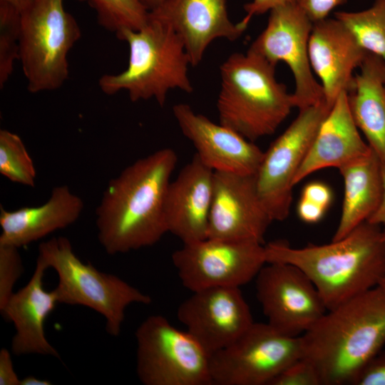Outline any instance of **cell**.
<instances>
[{"label":"cell","mask_w":385,"mask_h":385,"mask_svg":"<svg viewBox=\"0 0 385 385\" xmlns=\"http://www.w3.org/2000/svg\"><path fill=\"white\" fill-rule=\"evenodd\" d=\"M177 161L173 149L162 148L109 181L96 211L98 240L106 253L150 247L168 232L165 200Z\"/></svg>","instance_id":"6da1fadb"},{"label":"cell","mask_w":385,"mask_h":385,"mask_svg":"<svg viewBox=\"0 0 385 385\" xmlns=\"http://www.w3.org/2000/svg\"><path fill=\"white\" fill-rule=\"evenodd\" d=\"M300 338L302 357L322 385H354L385 344V289L376 286L327 310Z\"/></svg>","instance_id":"7a4b0ae2"},{"label":"cell","mask_w":385,"mask_h":385,"mask_svg":"<svg viewBox=\"0 0 385 385\" xmlns=\"http://www.w3.org/2000/svg\"><path fill=\"white\" fill-rule=\"evenodd\" d=\"M265 250L267 263H287L301 270L327 310L379 286L385 274L383 229L368 221L329 244L297 248L275 241Z\"/></svg>","instance_id":"3957f363"},{"label":"cell","mask_w":385,"mask_h":385,"mask_svg":"<svg viewBox=\"0 0 385 385\" xmlns=\"http://www.w3.org/2000/svg\"><path fill=\"white\" fill-rule=\"evenodd\" d=\"M275 67L249 49L231 54L220 67L219 123L252 142L273 134L294 108Z\"/></svg>","instance_id":"277c9868"},{"label":"cell","mask_w":385,"mask_h":385,"mask_svg":"<svg viewBox=\"0 0 385 385\" xmlns=\"http://www.w3.org/2000/svg\"><path fill=\"white\" fill-rule=\"evenodd\" d=\"M115 36L128 46V64L119 73L100 78L98 85L104 93L125 91L133 102L154 98L164 106L169 91H193L188 75L192 66L189 56L169 24L149 17L141 29H124Z\"/></svg>","instance_id":"5b68a950"},{"label":"cell","mask_w":385,"mask_h":385,"mask_svg":"<svg viewBox=\"0 0 385 385\" xmlns=\"http://www.w3.org/2000/svg\"><path fill=\"white\" fill-rule=\"evenodd\" d=\"M37 259L57 274L54 290L58 304L81 305L96 312L105 319L106 332L113 337L119 336L128 306L152 302L150 295L117 275L81 261L66 237L41 242Z\"/></svg>","instance_id":"8992f818"},{"label":"cell","mask_w":385,"mask_h":385,"mask_svg":"<svg viewBox=\"0 0 385 385\" xmlns=\"http://www.w3.org/2000/svg\"><path fill=\"white\" fill-rule=\"evenodd\" d=\"M81 36L63 0H35L21 13L19 60L31 93L61 87L68 76V52Z\"/></svg>","instance_id":"52a82bcc"},{"label":"cell","mask_w":385,"mask_h":385,"mask_svg":"<svg viewBox=\"0 0 385 385\" xmlns=\"http://www.w3.org/2000/svg\"><path fill=\"white\" fill-rule=\"evenodd\" d=\"M136 373L144 385L212 384L210 355L165 317H148L135 333Z\"/></svg>","instance_id":"ba28073f"},{"label":"cell","mask_w":385,"mask_h":385,"mask_svg":"<svg viewBox=\"0 0 385 385\" xmlns=\"http://www.w3.org/2000/svg\"><path fill=\"white\" fill-rule=\"evenodd\" d=\"M302 355L300 336L284 334L267 322H253L232 343L210 356L212 383L270 385Z\"/></svg>","instance_id":"9c48e42d"},{"label":"cell","mask_w":385,"mask_h":385,"mask_svg":"<svg viewBox=\"0 0 385 385\" xmlns=\"http://www.w3.org/2000/svg\"><path fill=\"white\" fill-rule=\"evenodd\" d=\"M172 262L183 286L191 292L240 288L267 263L262 243L209 237L183 244L173 253Z\"/></svg>","instance_id":"30bf717a"},{"label":"cell","mask_w":385,"mask_h":385,"mask_svg":"<svg viewBox=\"0 0 385 385\" xmlns=\"http://www.w3.org/2000/svg\"><path fill=\"white\" fill-rule=\"evenodd\" d=\"M329 110L324 103L299 110L297 118L265 152L255 181L260 198L273 221L288 217L294 177Z\"/></svg>","instance_id":"8fae6325"},{"label":"cell","mask_w":385,"mask_h":385,"mask_svg":"<svg viewBox=\"0 0 385 385\" xmlns=\"http://www.w3.org/2000/svg\"><path fill=\"white\" fill-rule=\"evenodd\" d=\"M312 26L297 1L277 6L270 11L266 27L249 48L275 66L283 62L289 67L294 81V105L299 110L324 103L309 57Z\"/></svg>","instance_id":"7c38bea8"},{"label":"cell","mask_w":385,"mask_h":385,"mask_svg":"<svg viewBox=\"0 0 385 385\" xmlns=\"http://www.w3.org/2000/svg\"><path fill=\"white\" fill-rule=\"evenodd\" d=\"M255 279L267 323L284 334L301 336L327 311L312 282L293 265L266 263Z\"/></svg>","instance_id":"4fadbf2b"},{"label":"cell","mask_w":385,"mask_h":385,"mask_svg":"<svg viewBox=\"0 0 385 385\" xmlns=\"http://www.w3.org/2000/svg\"><path fill=\"white\" fill-rule=\"evenodd\" d=\"M177 317L210 356L232 343L254 322L239 287L192 292L180 304Z\"/></svg>","instance_id":"5bb4252c"},{"label":"cell","mask_w":385,"mask_h":385,"mask_svg":"<svg viewBox=\"0 0 385 385\" xmlns=\"http://www.w3.org/2000/svg\"><path fill=\"white\" fill-rule=\"evenodd\" d=\"M272 222L258 195L255 175L214 171L207 237L263 244Z\"/></svg>","instance_id":"9a60e30c"},{"label":"cell","mask_w":385,"mask_h":385,"mask_svg":"<svg viewBox=\"0 0 385 385\" xmlns=\"http://www.w3.org/2000/svg\"><path fill=\"white\" fill-rule=\"evenodd\" d=\"M173 113L183 134L195 148V154L213 171L257 173L265 152L252 141L195 113L188 104L174 105Z\"/></svg>","instance_id":"2e32d148"},{"label":"cell","mask_w":385,"mask_h":385,"mask_svg":"<svg viewBox=\"0 0 385 385\" xmlns=\"http://www.w3.org/2000/svg\"><path fill=\"white\" fill-rule=\"evenodd\" d=\"M366 51L349 29L337 18L313 23L309 39V57L313 73L322 88L324 102L331 108L342 92H348L354 71Z\"/></svg>","instance_id":"e0dca14e"},{"label":"cell","mask_w":385,"mask_h":385,"mask_svg":"<svg viewBox=\"0 0 385 385\" xmlns=\"http://www.w3.org/2000/svg\"><path fill=\"white\" fill-rule=\"evenodd\" d=\"M149 17L169 24L180 38L195 66L215 39L235 41L247 28L234 24L226 0H165L149 12Z\"/></svg>","instance_id":"ac0fdd59"},{"label":"cell","mask_w":385,"mask_h":385,"mask_svg":"<svg viewBox=\"0 0 385 385\" xmlns=\"http://www.w3.org/2000/svg\"><path fill=\"white\" fill-rule=\"evenodd\" d=\"M214 171L195 154L170 181L165 200L168 232L183 244L207 238Z\"/></svg>","instance_id":"d6986e66"},{"label":"cell","mask_w":385,"mask_h":385,"mask_svg":"<svg viewBox=\"0 0 385 385\" xmlns=\"http://www.w3.org/2000/svg\"><path fill=\"white\" fill-rule=\"evenodd\" d=\"M47 269L37 259L29 282L14 292L0 310L3 317L12 322L15 328L11 346L12 353L16 356L39 354L60 357L45 334L46 319L58 304L54 289L47 291L43 286Z\"/></svg>","instance_id":"ffe728a7"},{"label":"cell","mask_w":385,"mask_h":385,"mask_svg":"<svg viewBox=\"0 0 385 385\" xmlns=\"http://www.w3.org/2000/svg\"><path fill=\"white\" fill-rule=\"evenodd\" d=\"M371 151L353 118L347 93L342 92L322 122L294 177V185L316 171L327 168L340 169Z\"/></svg>","instance_id":"44dd1931"},{"label":"cell","mask_w":385,"mask_h":385,"mask_svg":"<svg viewBox=\"0 0 385 385\" xmlns=\"http://www.w3.org/2000/svg\"><path fill=\"white\" fill-rule=\"evenodd\" d=\"M82 199L64 185L53 188L49 199L38 207L13 211L0 207V244L20 248L74 223L83 209Z\"/></svg>","instance_id":"7402d4cb"},{"label":"cell","mask_w":385,"mask_h":385,"mask_svg":"<svg viewBox=\"0 0 385 385\" xmlns=\"http://www.w3.org/2000/svg\"><path fill=\"white\" fill-rule=\"evenodd\" d=\"M347 92L351 115L359 131L385 163V63L366 53Z\"/></svg>","instance_id":"603a6c76"},{"label":"cell","mask_w":385,"mask_h":385,"mask_svg":"<svg viewBox=\"0 0 385 385\" xmlns=\"http://www.w3.org/2000/svg\"><path fill=\"white\" fill-rule=\"evenodd\" d=\"M339 170L344 180V199L332 240L342 239L367 221L378 208L383 194L381 162L372 150Z\"/></svg>","instance_id":"cb8c5ba5"},{"label":"cell","mask_w":385,"mask_h":385,"mask_svg":"<svg viewBox=\"0 0 385 385\" xmlns=\"http://www.w3.org/2000/svg\"><path fill=\"white\" fill-rule=\"evenodd\" d=\"M334 17L353 34L361 48L385 63V0H374L359 11H340Z\"/></svg>","instance_id":"d4e9b609"},{"label":"cell","mask_w":385,"mask_h":385,"mask_svg":"<svg viewBox=\"0 0 385 385\" xmlns=\"http://www.w3.org/2000/svg\"><path fill=\"white\" fill-rule=\"evenodd\" d=\"M96 13L98 22L115 35L124 29L138 30L149 21V11L139 0H78Z\"/></svg>","instance_id":"484cf974"},{"label":"cell","mask_w":385,"mask_h":385,"mask_svg":"<svg viewBox=\"0 0 385 385\" xmlns=\"http://www.w3.org/2000/svg\"><path fill=\"white\" fill-rule=\"evenodd\" d=\"M0 173L13 183L35 186L36 169L21 138L5 129L0 130Z\"/></svg>","instance_id":"4316f807"},{"label":"cell","mask_w":385,"mask_h":385,"mask_svg":"<svg viewBox=\"0 0 385 385\" xmlns=\"http://www.w3.org/2000/svg\"><path fill=\"white\" fill-rule=\"evenodd\" d=\"M21 13L13 6L0 2V88L11 75L14 64L19 58Z\"/></svg>","instance_id":"83f0119b"},{"label":"cell","mask_w":385,"mask_h":385,"mask_svg":"<svg viewBox=\"0 0 385 385\" xmlns=\"http://www.w3.org/2000/svg\"><path fill=\"white\" fill-rule=\"evenodd\" d=\"M23 273L19 248L0 244V310L14 293V286Z\"/></svg>","instance_id":"f1b7e54d"},{"label":"cell","mask_w":385,"mask_h":385,"mask_svg":"<svg viewBox=\"0 0 385 385\" xmlns=\"http://www.w3.org/2000/svg\"><path fill=\"white\" fill-rule=\"evenodd\" d=\"M270 385H322L313 365L301 357L279 374Z\"/></svg>","instance_id":"f546056e"},{"label":"cell","mask_w":385,"mask_h":385,"mask_svg":"<svg viewBox=\"0 0 385 385\" xmlns=\"http://www.w3.org/2000/svg\"><path fill=\"white\" fill-rule=\"evenodd\" d=\"M354 385H385V350H381L367 362Z\"/></svg>","instance_id":"4dcf8cb0"},{"label":"cell","mask_w":385,"mask_h":385,"mask_svg":"<svg viewBox=\"0 0 385 385\" xmlns=\"http://www.w3.org/2000/svg\"><path fill=\"white\" fill-rule=\"evenodd\" d=\"M298 4L314 23L326 18L346 0H297Z\"/></svg>","instance_id":"1f68e13d"},{"label":"cell","mask_w":385,"mask_h":385,"mask_svg":"<svg viewBox=\"0 0 385 385\" xmlns=\"http://www.w3.org/2000/svg\"><path fill=\"white\" fill-rule=\"evenodd\" d=\"M297 0H252L245 4V16L239 22L242 26L247 28L251 19L258 15H262L272 9Z\"/></svg>","instance_id":"d6a6232c"},{"label":"cell","mask_w":385,"mask_h":385,"mask_svg":"<svg viewBox=\"0 0 385 385\" xmlns=\"http://www.w3.org/2000/svg\"><path fill=\"white\" fill-rule=\"evenodd\" d=\"M301 197L317 204L327 210L332 200V192L326 184L321 182H312L304 186Z\"/></svg>","instance_id":"836d02e7"},{"label":"cell","mask_w":385,"mask_h":385,"mask_svg":"<svg viewBox=\"0 0 385 385\" xmlns=\"http://www.w3.org/2000/svg\"><path fill=\"white\" fill-rule=\"evenodd\" d=\"M0 385H21V379L14 369L11 354L6 348L0 350Z\"/></svg>","instance_id":"e575fe53"},{"label":"cell","mask_w":385,"mask_h":385,"mask_svg":"<svg viewBox=\"0 0 385 385\" xmlns=\"http://www.w3.org/2000/svg\"><path fill=\"white\" fill-rule=\"evenodd\" d=\"M327 210L307 199L300 198L297 205V214L301 220L307 223H315L321 220Z\"/></svg>","instance_id":"d590c367"},{"label":"cell","mask_w":385,"mask_h":385,"mask_svg":"<svg viewBox=\"0 0 385 385\" xmlns=\"http://www.w3.org/2000/svg\"><path fill=\"white\" fill-rule=\"evenodd\" d=\"M381 174L383 181L382 198L378 208L367 221L379 225H385V163H382Z\"/></svg>","instance_id":"8d00e7d4"},{"label":"cell","mask_w":385,"mask_h":385,"mask_svg":"<svg viewBox=\"0 0 385 385\" xmlns=\"http://www.w3.org/2000/svg\"><path fill=\"white\" fill-rule=\"evenodd\" d=\"M34 1L35 0H0V2L6 3L21 13L29 7Z\"/></svg>","instance_id":"74e56055"},{"label":"cell","mask_w":385,"mask_h":385,"mask_svg":"<svg viewBox=\"0 0 385 385\" xmlns=\"http://www.w3.org/2000/svg\"><path fill=\"white\" fill-rule=\"evenodd\" d=\"M52 383L46 379H41L34 376H26L21 379V385H51Z\"/></svg>","instance_id":"f35d334b"},{"label":"cell","mask_w":385,"mask_h":385,"mask_svg":"<svg viewBox=\"0 0 385 385\" xmlns=\"http://www.w3.org/2000/svg\"><path fill=\"white\" fill-rule=\"evenodd\" d=\"M150 11L160 6L165 0H139Z\"/></svg>","instance_id":"ab89813d"},{"label":"cell","mask_w":385,"mask_h":385,"mask_svg":"<svg viewBox=\"0 0 385 385\" xmlns=\"http://www.w3.org/2000/svg\"><path fill=\"white\" fill-rule=\"evenodd\" d=\"M383 233H384V240H385V227L383 228ZM379 286H381V287L385 289V274H384L383 279H381V281Z\"/></svg>","instance_id":"60d3db41"}]
</instances>
